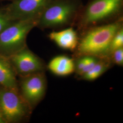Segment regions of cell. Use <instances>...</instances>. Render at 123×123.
Wrapping results in <instances>:
<instances>
[{
    "label": "cell",
    "mask_w": 123,
    "mask_h": 123,
    "mask_svg": "<svg viewBox=\"0 0 123 123\" xmlns=\"http://www.w3.org/2000/svg\"><path fill=\"white\" fill-rule=\"evenodd\" d=\"M120 28V23L115 22L89 30L79 43V54L90 56L106 55L110 52L112 40Z\"/></svg>",
    "instance_id": "obj_1"
},
{
    "label": "cell",
    "mask_w": 123,
    "mask_h": 123,
    "mask_svg": "<svg viewBox=\"0 0 123 123\" xmlns=\"http://www.w3.org/2000/svg\"><path fill=\"white\" fill-rule=\"evenodd\" d=\"M80 8L78 0H51L40 15L37 26L44 29L67 25L74 19Z\"/></svg>",
    "instance_id": "obj_2"
},
{
    "label": "cell",
    "mask_w": 123,
    "mask_h": 123,
    "mask_svg": "<svg viewBox=\"0 0 123 123\" xmlns=\"http://www.w3.org/2000/svg\"><path fill=\"white\" fill-rule=\"evenodd\" d=\"M37 19L14 21L0 33V55L6 58L26 47L27 36L37 26Z\"/></svg>",
    "instance_id": "obj_3"
},
{
    "label": "cell",
    "mask_w": 123,
    "mask_h": 123,
    "mask_svg": "<svg viewBox=\"0 0 123 123\" xmlns=\"http://www.w3.org/2000/svg\"><path fill=\"white\" fill-rule=\"evenodd\" d=\"M0 109L6 123L21 122L29 118L32 109L19 89L0 87Z\"/></svg>",
    "instance_id": "obj_4"
},
{
    "label": "cell",
    "mask_w": 123,
    "mask_h": 123,
    "mask_svg": "<svg viewBox=\"0 0 123 123\" xmlns=\"http://www.w3.org/2000/svg\"><path fill=\"white\" fill-rule=\"evenodd\" d=\"M123 2V0H92L84 10L82 24L88 26L114 16L121 11Z\"/></svg>",
    "instance_id": "obj_5"
},
{
    "label": "cell",
    "mask_w": 123,
    "mask_h": 123,
    "mask_svg": "<svg viewBox=\"0 0 123 123\" xmlns=\"http://www.w3.org/2000/svg\"><path fill=\"white\" fill-rule=\"evenodd\" d=\"M18 86L21 95L32 110L46 92L47 82L43 72L20 77Z\"/></svg>",
    "instance_id": "obj_6"
},
{
    "label": "cell",
    "mask_w": 123,
    "mask_h": 123,
    "mask_svg": "<svg viewBox=\"0 0 123 123\" xmlns=\"http://www.w3.org/2000/svg\"><path fill=\"white\" fill-rule=\"evenodd\" d=\"M51 0H12L3 7L9 18L14 21L37 19Z\"/></svg>",
    "instance_id": "obj_7"
},
{
    "label": "cell",
    "mask_w": 123,
    "mask_h": 123,
    "mask_svg": "<svg viewBox=\"0 0 123 123\" xmlns=\"http://www.w3.org/2000/svg\"><path fill=\"white\" fill-rule=\"evenodd\" d=\"M7 58L19 77L44 70V64L42 60L27 47Z\"/></svg>",
    "instance_id": "obj_8"
},
{
    "label": "cell",
    "mask_w": 123,
    "mask_h": 123,
    "mask_svg": "<svg viewBox=\"0 0 123 123\" xmlns=\"http://www.w3.org/2000/svg\"><path fill=\"white\" fill-rule=\"evenodd\" d=\"M49 37L60 48L70 51L74 50L79 43L77 33L72 27L52 31Z\"/></svg>",
    "instance_id": "obj_9"
},
{
    "label": "cell",
    "mask_w": 123,
    "mask_h": 123,
    "mask_svg": "<svg viewBox=\"0 0 123 123\" xmlns=\"http://www.w3.org/2000/svg\"><path fill=\"white\" fill-rule=\"evenodd\" d=\"M48 68L53 74L58 76H66L73 74L76 68L73 59L65 55H58L49 62Z\"/></svg>",
    "instance_id": "obj_10"
},
{
    "label": "cell",
    "mask_w": 123,
    "mask_h": 123,
    "mask_svg": "<svg viewBox=\"0 0 123 123\" xmlns=\"http://www.w3.org/2000/svg\"><path fill=\"white\" fill-rule=\"evenodd\" d=\"M17 77L8 59L0 55V87L18 89Z\"/></svg>",
    "instance_id": "obj_11"
},
{
    "label": "cell",
    "mask_w": 123,
    "mask_h": 123,
    "mask_svg": "<svg viewBox=\"0 0 123 123\" xmlns=\"http://www.w3.org/2000/svg\"><path fill=\"white\" fill-rule=\"evenodd\" d=\"M108 65L104 62L98 61L92 68L83 75L84 79L88 81H92L99 78L103 74L108 68Z\"/></svg>",
    "instance_id": "obj_12"
},
{
    "label": "cell",
    "mask_w": 123,
    "mask_h": 123,
    "mask_svg": "<svg viewBox=\"0 0 123 123\" xmlns=\"http://www.w3.org/2000/svg\"><path fill=\"white\" fill-rule=\"evenodd\" d=\"M123 30L120 28L116 33L112 40L110 47V52H113L117 49L123 48Z\"/></svg>",
    "instance_id": "obj_13"
},
{
    "label": "cell",
    "mask_w": 123,
    "mask_h": 123,
    "mask_svg": "<svg viewBox=\"0 0 123 123\" xmlns=\"http://www.w3.org/2000/svg\"><path fill=\"white\" fill-rule=\"evenodd\" d=\"M14 22L9 18L3 7L0 8V33Z\"/></svg>",
    "instance_id": "obj_14"
},
{
    "label": "cell",
    "mask_w": 123,
    "mask_h": 123,
    "mask_svg": "<svg viewBox=\"0 0 123 123\" xmlns=\"http://www.w3.org/2000/svg\"><path fill=\"white\" fill-rule=\"evenodd\" d=\"M86 56V62L85 65L83 69L81 71L80 75H83L88 71L91 70L94 65L97 63L98 60L96 58L90 56Z\"/></svg>",
    "instance_id": "obj_15"
},
{
    "label": "cell",
    "mask_w": 123,
    "mask_h": 123,
    "mask_svg": "<svg viewBox=\"0 0 123 123\" xmlns=\"http://www.w3.org/2000/svg\"><path fill=\"white\" fill-rule=\"evenodd\" d=\"M113 57L114 62L117 65L122 66L123 64V49L121 48L114 51Z\"/></svg>",
    "instance_id": "obj_16"
},
{
    "label": "cell",
    "mask_w": 123,
    "mask_h": 123,
    "mask_svg": "<svg viewBox=\"0 0 123 123\" xmlns=\"http://www.w3.org/2000/svg\"><path fill=\"white\" fill-rule=\"evenodd\" d=\"M0 123H6V122L5 121L4 119L3 118V117L1 113L0 109Z\"/></svg>",
    "instance_id": "obj_17"
},
{
    "label": "cell",
    "mask_w": 123,
    "mask_h": 123,
    "mask_svg": "<svg viewBox=\"0 0 123 123\" xmlns=\"http://www.w3.org/2000/svg\"><path fill=\"white\" fill-rule=\"evenodd\" d=\"M1 0H11V1H12V0H0V1H1Z\"/></svg>",
    "instance_id": "obj_18"
}]
</instances>
